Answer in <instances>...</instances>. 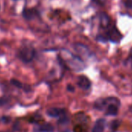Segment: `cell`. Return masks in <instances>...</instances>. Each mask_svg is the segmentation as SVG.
<instances>
[{
    "mask_svg": "<svg viewBox=\"0 0 132 132\" xmlns=\"http://www.w3.org/2000/svg\"><path fill=\"white\" fill-rule=\"evenodd\" d=\"M58 60L63 67L74 71H81L86 67L81 56L75 55L67 50L62 51L61 56H58Z\"/></svg>",
    "mask_w": 132,
    "mask_h": 132,
    "instance_id": "cell-1",
    "label": "cell"
},
{
    "mask_svg": "<svg viewBox=\"0 0 132 132\" xmlns=\"http://www.w3.org/2000/svg\"><path fill=\"white\" fill-rule=\"evenodd\" d=\"M123 36L118 30L115 24H111L109 27L105 29L104 33H100L96 36V40L102 43L110 41L114 43H118L122 39Z\"/></svg>",
    "mask_w": 132,
    "mask_h": 132,
    "instance_id": "cell-2",
    "label": "cell"
},
{
    "mask_svg": "<svg viewBox=\"0 0 132 132\" xmlns=\"http://www.w3.org/2000/svg\"><path fill=\"white\" fill-rule=\"evenodd\" d=\"M36 54V50L32 46H23L19 49L17 52V57L22 62L28 63L33 60Z\"/></svg>",
    "mask_w": 132,
    "mask_h": 132,
    "instance_id": "cell-3",
    "label": "cell"
},
{
    "mask_svg": "<svg viewBox=\"0 0 132 132\" xmlns=\"http://www.w3.org/2000/svg\"><path fill=\"white\" fill-rule=\"evenodd\" d=\"M110 104H115L118 106H121V101L118 98L115 97H109L106 98L97 99L94 103V108L99 111H103Z\"/></svg>",
    "mask_w": 132,
    "mask_h": 132,
    "instance_id": "cell-4",
    "label": "cell"
},
{
    "mask_svg": "<svg viewBox=\"0 0 132 132\" xmlns=\"http://www.w3.org/2000/svg\"><path fill=\"white\" fill-rule=\"evenodd\" d=\"M22 15L26 20L31 21L37 18H40V12L36 8H24L22 12Z\"/></svg>",
    "mask_w": 132,
    "mask_h": 132,
    "instance_id": "cell-5",
    "label": "cell"
},
{
    "mask_svg": "<svg viewBox=\"0 0 132 132\" xmlns=\"http://www.w3.org/2000/svg\"><path fill=\"white\" fill-rule=\"evenodd\" d=\"M74 47H75V50H76V52L79 54H80L81 56L89 57L92 55L91 51L89 50V49L86 45H83L82 43H75Z\"/></svg>",
    "mask_w": 132,
    "mask_h": 132,
    "instance_id": "cell-6",
    "label": "cell"
},
{
    "mask_svg": "<svg viewBox=\"0 0 132 132\" xmlns=\"http://www.w3.org/2000/svg\"><path fill=\"white\" fill-rule=\"evenodd\" d=\"M77 84L81 89L88 90L91 87V81L89 80V79L87 77H86L84 75H82V76H79L78 77Z\"/></svg>",
    "mask_w": 132,
    "mask_h": 132,
    "instance_id": "cell-7",
    "label": "cell"
},
{
    "mask_svg": "<svg viewBox=\"0 0 132 132\" xmlns=\"http://www.w3.org/2000/svg\"><path fill=\"white\" fill-rule=\"evenodd\" d=\"M99 18H100V25L101 28H103L104 29H107V27H109L112 24L110 16L105 12H100Z\"/></svg>",
    "mask_w": 132,
    "mask_h": 132,
    "instance_id": "cell-8",
    "label": "cell"
},
{
    "mask_svg": "<svg viewBox=\"0 0 132 132\" xmlns=\"http://www.w3.org/2000/svg\"><path fill=\"white\" fill-rule=\"evenodd\" d=\"M46 114L51 118H60L65 114V111L58 108H50L47 110Z\"/></svg>",
    "mask_w": 132,
    "mask_h": 132,
    "instance_id": "cell-9",
    "label": "cell"
},
{
    "mask_svg": "<svg viewBox=\"0 0 132 132\" xmlns=\"http://www.w3.org/2000/svg\"><path fill=\"white\" fill-rule=\"evenodd\" d=\"M54 128L52 125L48 123H44L42 125H38L34 127V132H54Z\"/></svg>",
    "mask_w": 132,
    "mask_h": 132,
    "instance_id": "cell-10",
    "label": "cell"
},
{
    "mask_svg": "<svg viewBox=\"0 0 132 132\" xmlns=\"http://www.w3.org/2000/svg\"><path fill=\"white\" fill-rule=\"evenodd\" d=\"M106 125H107L106 120L103 118H100L96 121L92 129V132H103L105 130Z\"/></svg>",
    "mask_w": 132,
    "mask_h": 132,
    "instance_id": "cell-11",
    "label": "cell"
},
{
    "mask_svg": "<svg viewBox=\"0 0 132 132\" xmlns=\"http://www.w3.org/2000/svg\"><path fill=\"white\" fill-rule=\"evenodd\" d=\"M118 105L115 104H110L106 108V115L107 116H116L118 114L119 111Z\"/></svg>",
    "mask_w": 132,
    "mask_h": 132,
    "instance_id": "cell-12",
    "label": "cell"
},
{
    "mask_svg": "<svg viewBox=\"0 0 132 132\" xmlns=\"http://www.w3.org/2000/svg\"><path fill=\"white\" fill-rule=\"evenodd\" d=\"M121 125V120L117 119V120L113 121L111 122V124H110V129H111V131L113 132L117 131V130L120 128Z\"/></svg>",
    "mask_w": 132,
    "mask_h": 132,
    "instance_id": "cell-13",
    "label": "cell"
},
{
    "mask_svg": "<svg viewBox=\"0 0 132 132\" xmlns=\"http://www.w3.org/2000/svg\"><path fill=\"white\" fill-rule=\"evenodd\" d=\"M69 122V118L67 117L66 114H63L62 116H61L59 118V120H58V124L59 125H65V124H68Z\"/></svg>",
    "mask_w": 132,
    "mask_h": 132,
    "instance_id": "cell-14",
    "label": "cell"
},
{
    "mask_svg": "<svg viewBox=\"0 0 132 132\" xmlns=\"http://www.w3.org/2000/svg\"><path fill=\"white\" fill-rule=\"evenodd\" d=\"M10 83H11V84H12L14 87H17V88L21 89V88L23 87V84H22L19 80H16V79H12V80H10Z\"/></svg>",
    "mask_w": 132,
    "mask_h": 132,
    "instance_id": "cell-15",
    "label": "cell"
},
{
    "mask_svg": "<svg viewBox=\"0 0 132 132\" xmlns=\"http://www.w3.org/2000/svg\"><path fill=\"white\" fill-rule=\"evenodd\" d=\"M124 5L126 8L132 9V0H124Z\"/></svg>",
    "mask_w": 132,
    "mask_h": 132,
    "instance_id": "cell-16",
    "label": "cell"
},
{
    "mask_svg": "<svg viewBox=\"0 0 132 132\" xmlns=\"http://www.w3.org/2000/svg\"><path fill=\"white\" fill-rule=\"evenodd\" d=\"M73 132H82V127L81 125H76L75 126Z\"/></svg>",
    "mask_w": 132,
    "mask_h": 132,
    "instance_id": "cell-17",
    "label": "cell"
},
{
    "mask_svg": "<svg viewBox=\"0 0 132 132\" xmlns=\"http://www.w3.org/2000/svg\"><path fill=\"white\" fill-rule=\"evenodd\" d=\"M67 90H68V91H69V92H74V91H75V87H74L72 85L69 84V85L67 86Z\"/></svg>",
    "mask_w": 132,
    "mask_h": 132,
    "instance_id": "cell-18",
    "label": "cell"
},
{
    "mask_svg": "<svg viewBox=\"0 0 132 132\" xmlns=\"http://www.w3.org/2000/svg\"><path fill=\"white\" fill-rule=\"evenodd\" d=\"M7 102H8V100L7 99H5V98H0V106L4 105Z\"/></svg>",
    "mask_w": 132,
    "mask_h": 132,
    "instance_id": "cell-19",
    "label": "cell"
},
{
    "mask_svg": "<svg viewBox=\"0 0 132 132\" xmlns=\"http://www.w3.org/2000/svg\"><path fill=\"white\" fill-rule=\"evenodd\" d=\"M93 1L99 5H103L105 4V0H93Z\"/></svg>",
    "mask_w": 132,
    "mask_h": 132,
    "instance_id": "cell-20",
    "label": "cell"
},
{
    "mask_svg": "<svg viewBox=\"0 0 132 132\" xmlns=\"http://www.w3.org/2000/svg\"><path fill=\"white\" fill-rule=\"evenodd\" d=\"M2 121L4 123H9L10 121V118H9V117H2Z\"/></svg>",
    "mask_w": 132,
    "mask_h": 132,
    "instance_id": "cell-21",
    "label": "cell"
},
{
    "mask_svg": "<svg viewBox=\"0 0 132 132\" xmlns=\"http://www.w3.org/2000/svg\"><path fill=\"white\" fill-rule=\"evenodd\" d=\"M128 60H129V61H131L132 62V49L131 50V51H130L129 56H128Z\"/></svg>",
    "mask_w": 132,
    "mask_h": 132,
    "instance_id": "cell-22",
    "label": "cell"
},
{
    "mask_svg": "<svg viewBox=\"0 0 132 132\" xmlns=\"http://www.w3.org/2000/svg\"><path fill=\"white\" fill-rule=\"evenodd\" d=\"M64 132H70V131L69 130H66V131H65Z\"/></svg>",
    "mask_w": 132,
    "mask_h": 132,
    "instance_id": "cell-23",
    "label": "cell"
},
{
    "mask_svg": "<svg viewBox=\"0 0 132 132\" xmlns=\"http://www.w3.org/2000/svg\"><path fill=\"white\" fill-rule=\"evenodd\" d=\"M13 1H17V0H13Z\"/></svg>",
    "mask_w": 132,
    "mask_h": 132,
    "instance_id": "cell-24",
    "label": "cell"
},
{
    "mask_svg": "<svg viewBox=\"0 0 132 132\" xmlns=\"http://www.w3.org/2000/svg\"><path fill=\"white\" fill-rule=\"evenodd\" d=\"M0 8H1V6H0Z\"/></svg>",
    "mask_w": 132,
    "mask_h": 132,
    "instance_id": "cell-25",
    "label": "cell"
}]
</instances>
